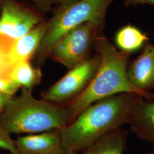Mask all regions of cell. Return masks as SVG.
Returning a JSON list of instances; mask_svg holds the SVG:
<instances>
[{"mask_svg": "<svg viewBox=\"0 0 154 154\" xmlns=\"http://www.w3.org/2000/svg\"><path fill=\"white\" fill-rule=\"evenodd\" d=\"M137 94L121 93L88 106L60 129L67 153H79L107 133L128 123Z\"/></svg>", "mask_w": 154, "mask_h": 154, "instance_id": "obj_1", "label": "cell"}, {"mask_svg": "<svg viewBox=\"0 0 154 154\" xmlns=\"http://www.w3.org/2000/svg\"><path fill=\"white\" fill-rule=\"evenodd\" d=\"M94 49L100 55V64L86 89L75 99L65 105L70 115L69 123L88 106L119 94H135L146 99H154V93L139 90L128 80L127 68L131 54L118 49L103 32L96 35Z\"/></svg>", "mask_w": 154, "mask_h": 154, "instance_id": "obj_2", "label": "cell"}, {"mask_svg": "<svg viewBox=\"0 0 154 154\" xmlns=\"http://www.w3.org/2000/svg\"><path fill=\"white\" fill-rule=\"evenodd\" d=\"M13 97L0 115V125L11 134H33L61 129L70 122L65 105L34 98L32 91L22 88Z\"/></svg>", "mask_w": 154, "mask_h": 154, "instance_id": "obj_3", "label": "cell"}, {"mask_svg": "<svg viewBox=\"0 0 154 154\" xmlns=\"http://www.w3.org/2000/svg\"><path fill=\"white\" fill-rule=\"evenodd\" d=\"M116 0H79L71 5L59 8L51 20L49 28L35 55L39 65H43L54 46L72 29L91 22L103 32L107 12Z\"/></svg>", "mask_w": 154, "mask_h": 154, "instance_id": "obj_4", "label": "cell"}, {"mask_svg": "<svg viewBox=\"0 0 154 154\" xmlns=\"http://www.w3.org/2000/svg\"><path fill=\"white\" fill-rule=\"evenodd\" d=\"M99 32L95 25L85 22L68 32L54 46L49 57L70 70L88 59Z\"/></svg>", "mask_w": 154, "mask_h": 154, "instance_id": "obj_5", "label": "cell"}, {"mask_svg": "<svg viewBox=\"0 0 154 154\" xmlns=\"http://www.w3.org/2000/svg\"><path fill=\"white\" fill-rule=\"evenodd\" d=\"M100 55L96 53L80 64L69 70L60 80L42 94V99L65 105L75 99L88 87L97 71Z\"/></svg>", "mask_w": 154, "mask_h": 154, "instance_id": "obj_6", "label": "cell"}, {"mask_svg": "<svg viewBox=\"0 0 154 154\" xmlns=\"http://www.w3.org/2000/svg\"><path fill=\"white\" fill-rule=\"evenodd\" d=\"M0 17V34L16 40L43 21L38 13L16 0H3Z\"/></svg>", "mask_w": 154, "mask_h": 154, "instance_id": "obj_7", "label": "cell"}, {"mask_svg": "<svg viewBox=\"0 0 154 154\" xmlns=\"http://www.w3.org/2000/svg\"><path fill=\"white\" fill-rule=\"evenodd\" d=\"M128 81L135 88L149 93L154 89V44L144 45L138 57L129 61L127 68Z\"/></svg>", "mask_w": 154, "mask_h": 154, "instance_id": "obj_8", "label": "cell"}, {"mask_svg": "<svg viewBox=\"0 0 154 154\" xmlns=\"http://www.w3.org/2000/svg\"><path fill=\"white\" fill-rule=\"evenodd\" d=\"M19 154H67L63 146L60 129L20 135L14 139Z\"/></svg>", "mask_w": 154, "mask_h": 154, "instance_id": "obj_9", "label": "cell"}, {"mask_svg": "<svg viewBox=\"0 0 154 154\" xmlns=\"http://www.w3.org/2000/svg\"><path fill=\"white\" fill-rule=\"evenodd\" d=\"M128 125L138 138L154 147V99L137 95Z\"/></svg>", "mask_w": 154, "mask_h": 154, "instance_id": "obj_10", "label": "cell"}, {"mask_svg": "<svg viewBox=\"0 0 154 154\" xmlns=\"http://www.w3.org/2000/svg\"><path fill=\"white\" fill-rule=\"evenodd\" d=\"M49 28V22L43 21L22 37L13 41L9 53L15 66L21 61L31 60L35 56Z\"/></svg>", "mask_w": 154, "mask_h": 154, "instance_id": "obj_11", "label": "cell"}, {"mask_svg": "<svg viewBox=\"0 0 154 154\" xmlns=\"http://www.w3.org/2000/svg\"><path fill=\"white\" fill-rule=\"evenodd\" d=\"M128 137V132L120 127L99 138L81 154H123Z\"/></svg>", "mask_w": 154, "mask_h": 154, "instance_id": "obj_12", "label": "cell"}, {"mask_svg": "<svg viewBox=\"0 0 154 154\" xmlns=\"http://www.w3.org/2000/svg\"><path fill=\"white\" fill-rule=\"evenodd\" d=\"M149 41L147 33L131 24H127L120 28L116 32L114 37L116 48L121 51L131 54L142 49Z\"/></svg>", "mask_w": 154, "mask_h": 154, "instance_id": "obj_13", "label": "cell"}, {"mask_svg": "<svg viewBox=\"0 0 154 154\" xmlns=\"http://www.w3.org/2000/svg\"><path fill=\"white\" fill-rule=\"evenodd\" d=\"M11 79L21 88H25L33 91L41 81L42 72L38 68L33 67L30 60H26L17 63L14 66Z\"/></svg>", "mask_w": 154, "mask_h": 154, "instance_id": "obj_14", "label": "cell"}, {"mask_svg": "<svg viewBox=\"0 0 154 154\" xmlns=\"http://www.w3.org/2000/svg\"><path fill=\"white\" fill-rule=\"evenodd\" d=\"M13 39L0 34V78L10 79L14 67L10 60L9 53Z\"/></svg>", "mask_w": 154, "mask_h": 154, "instance_id": "obj_15", "label": "cell"}, {"mask_svg": "<svg viewBox=\"0 0 154 154\" xmlns=\"http://www.w3.org/2000/svg\"><path fill=\"white\" fill-rule=\"evenodd\" d=\"M0 149L9 152V154H19L17 149L15 140L11 138V134L0 125Z\"/></svg>", "mask_w": 154, "mask_h": 154, "instance_id": "obj_16", "label": "cell"}, {"mask_svg": "<svg viewBox=\"0 0 154 154\" xmlns=\"http://www.w3.org/2000/svg\"><path fill=\"white\" fill-rule=\"evenodd\" d=\"M19 88H21L13 81L0 78V93L14 97Z\"/></svg>", "mask_w": 154, "mask_h": 154, "instance_id": "obj_17", "label": "cell"}, {"mask_svg": "<svg viewBox=\"0 0 154 154\" xmlns=\"http://www.w3.org/2000/svg\"><path fill=\"white\" fill-rule=\"evenodd\" d=\"M36 6L39 11L42 13H48L52 9V4L50 0H29Z\"/></svg>", "mask_w": 154, "mask_h": 154, "instance_id": "obj_18", "label": "cell"}, {"mask_svg": "<svg viewBox=\"0 0 154 154\" xmlns=\"http://www.w3.org/2000/svg\"><path fill=\"white\" fill-rule=\"evenodd\" d=\"M123 2L126 8L140 5H149L154 7V0H123Z\"/></svg>", "mask_w": 154, "mask_h": 154, "instance_id": "obj_19", "label": "cell"}, {"mask_svg": "<svg viewBox=\"0 0 154 154\" xmlns=\"http://www.w3.org/2000/svg\"><path fill=\"white\" fill-rule=\"evenodd\" d=\"M51 2L53 4H58L60 8H65L75 3L79 0H50Z\"/></svg>", "mask_w": 154, "mask_h": 154, "instance_id": "obj_20", "label": "cell"}, {"mask_svg": "<svg viewBox=\"0 0 154 154\" xmlns=\"http://www.w3.org/2000/svg\"><path fill=\"white\" fill-rule=\"evenodd\" d=\"M11 97H13L0 93V115L5 108L8 102L11 99Z\"/></svg>", "mask_w": 154, "mask_h": 154, "instance_id": "obj_21", "label": "cell"}, {"mask_svg": "<svg viewBox=\"0 0 154 154\" xmlns=\"http://www.w3.org/2000/svg\"><path fill=\"white\" fill-rule=\"evenodd\" d=\"M154 154V147H152V149L151 151L148 152H146V153H144V154Z\"/></svg>", "mask_w": 154, "mask_h": 154, "instance_id": "obj_22", "label": "cell"}, {"mask_svg": "<svg viewBox=\"0 0 154 154\" xmlns=\"http://www.w3.org/2000/svg\"><path fill=\"white\" fill-rule=\"evenodd\" d=\"M2 2H3V0H0V12L1 11V9H2Z\"/></svg>", "mask_w": 154, "mask_h": 154, "instance_id": "obj_23", "label": "cell"}, {"mask_svg": "<svg viewBox=\"0 0 154 154\" xmlns=\"http://www.w3.org/2000/svg\"><path fill=\"white\" fill-rule=\"evenodd\" d=\"M67 154H79V153H75V152H72V153H68Z\"/></svg>", "mask_w": 154, "mask_h": 154, "instance_id": "obj_24", "label": "cell"}]
</instances>
